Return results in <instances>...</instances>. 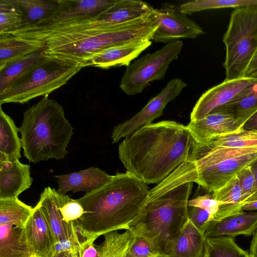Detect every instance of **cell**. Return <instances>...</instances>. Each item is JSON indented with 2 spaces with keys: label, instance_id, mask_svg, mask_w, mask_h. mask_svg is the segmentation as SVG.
<instances>
[{
  "label": "cell",
  "instance_id": "1",
  "mask_svg": "<svg viewBox=\"0 0 257 257\" xmlns=\"http://www.w3.org/2000/svg\"><path fill=\"white\" fill-rule=\"evenodd\" d=\"M153 13L115 25L84 16L44 25H27L6 34L43 49L46 55L89 66L91 58L109 47L138 40H151L158 28Z\"/></svg>",
  "mask_w": 257,
  "mask_h": 257
},
{
  "label": "cell",
  "instance_id": "2",
  "mask_svg": "<svg viewBox=\"0 0 257 257\" xmlns=\"http://www.w3.org/2000/svg\"><path fill=\"white\" fill-rule=\"evenodd\" d=\"M195 143L186 125L163 120L125 137L118 157L126 172L146 184H159L187 160Z\"/></svg>",
  "mask_w": 257,
  "mask_h": 257
},
{
  "label": "cell",
  "instance_id": "3",
  "mask_svg": "<svg viewBox=\"0 0 257 257\" xmlns=\"http://www.w3.org/2000/svg\"><path fill=\"white\" fill-rule=\"evenodd\" d=\"M147 184L125 172L117 173L101 187L77 199L84 213L78 219L90 238L119 229L127 230L149 197Z\"/></svg>",
  "mask_w": 257,
  "mask_h": 257
},
{
  "label": "cell",
  "instance_id": "4",
  "mask_svg": "<svg viewBox=\"0 0 257 257\" xmlns=\"http://www.w3.org/2000/svg\"><path fill=\"white\" fill-rule=\"evenodd\" d=\"M193 182L182 183L172 174L150 190L139 216L127 230L151 240L163 257L188 221V203Z\"/></svg>",
  "mask_w": 257,
  "mask_h": 257
},
{
  "label": "cell",
  "instance_id": "5",
  "mask_svg": "<svg viewBox=\"0 0 257 257\" xmlns=\"http://www.w3.org/2000/svg\"><path fill=\"white\" fill-rule=\"evenodd\" d=\"M19 130L24 156L34 164L64 159L73 134L62 106L48 96L24 112Z\"/></svg>",
  "mask_w": 257,
  "mask_h": 257
},
{
  "label": "cell",
  "instance_id": "6",
  "mask_svg": "<svg viewBox=\"0 0 257 257\" xmlns=\"http://www.w3.org/2000/svg\"><path fill=\"white\" fill-rule=\"evenodd\" d=\"M83 67L54 56L46 57L16 79L0 94V104H24L49 94L65 85Z\"/></svg>",
  "mask_w": 257,
  "mask_h": 257
},
{
  "label": "cell",
  "instance_id": "7",
  "mask_svg": "<svg viewBox=\"0 0 257 257\" xmlns=\"http://www.w3.org/2000/svg\"><path fill=\"white\" fill-rule=\"evenodd\" d=\"M223 42L226 47L225 80L245 77L257 51V8L235 9L231 14Z\"/></svg>",
  "mask_w": 257,
  "mask_h": 257
},
{
  "label": "cell",
  "instance_id": "8",
  "mask_svg": "<svg viewBox=\"0 0 257 257\" xmlns=\"http://www.w3.org/2000/svg\"><path fill=\"white\" fill-rule=\"evenodd\" d=\"M183 46L181 40L166 44L148 53L126 66L119 87L127 95L142 92L150 82L163 79L170 63L177 60Z\"/></svg>",
  "mask_w": 257,
  "mask_h": 257
},
{
  "label": "cell",
  "instance_id": "9",
  "mask_svg": "<svg viewBox=\"0 0 257 257\" xmlns=\"http://www.w3.org/2000/svg\"><path fill=\"white\" fill-rule=\"evenodd\" d=\"M187 84L182 79L174 78L137 113L128 120L114 126L111 134L113 143L125 138L140 127L151 124L160 117L170 102L175 99Z\"/></svg>",
  "mask_w": 257,
  "mask_h": 257
},
{
  "label": "cell",
  "instance_id": "10",
  "mask_svg": "<svg viewBox=\"0 0 257 257\" xmlns=\"http://www.w3.org/2000/svg\"><path fill=\"white\" fill-rule=\"evenodd\" d=\"M157 10L158 27L151 40L155 42L168 44L181 38L194 39L204 33L199 25L180 11L179 6L167 5Z\"/></svg>",
  "mask_w": 257,
  "mask_h": 257
},
{
  "label": "cell",
  "instance_id": "11",
  "mask_svg": "<svg viewBox=\"0 0 257 257\" xmlns=\"http://www.w3.org/2000/svg\"><path fill=\"white\" fill-rule=\"evenodd\" d=\"M255 78L244 77L226 80L203 93L190 114V120L200 119L213 110L232 101L251 85Z\"/></svg>",
  "mask_w": 257,
  "mask_h": 257
},
{
  "label": "cell",
  "instance_id": "12",
  "mask_svg": "<svg viewBox=\"0 0 257 257\" xmlns=\"http://www.w3.org/2000/svg\"><path fill=\"white\" fill-rule=\"evenodd\" d=\"M186 127L194 141L200 144L238 132L243 129V124L232 115L215 109L202 119L190 120Z\"/></svg>",
  "mask_w": 257,
  "mask_h": 257
},
{
  "label": "cell",
  "instance_id": "13",
  "mask_svg": "<svg viewBox=\"0 0 257 257\" xmlns=\"http://www.w3.org/2000/svg\"><path fill=\"white\" fill-rule=\"evenodd\" d=\"M25 229L36 257H52L55 250V239L39 202L33 208Z\"/></svg>",
  "mask_w": 257,
  "mask_h": 257
},
{
  "label": "cell",
  "instance_id": "14",
  "mask_svg": "<svg viewBox=\"0 0 257 257\" xmlns=\"http://www.w3.org/2000/svg\"><path fill=\"white\" fill-rule=\"evenodd\" d=\"M58 185L57 192L63 195L73 193L91 192L111 180L114 175L106 173L98 168L91 167L71 173L55 175Z\"/></svg>",
  "mask_w": 257,
  "mask_h": 257
},
{
  "label": "cell",
  "instance_id": "15",
  "mask_svg": "<svg viewBox=\"0 0 257 257\" xmlns=\"http://www.w3.org/2000/svg\"><path fill=\"white\" fill-rule=\"evenodd\" d=\"M151 44V40H138L109 47L95 54L90 60L89 66L102 69L127 66Z\"/></svg>",
  "mask_w": 257,
  "mask_h": 257
},
{
  "label": "cell",
  "instance_id": "16",
  "mask_svg": "<svg viewBox=\"0 0 257 257\" xmlns=\"http://www.w3.org/2000/svg\"><path fill=\"white\" fill-rule=\"evenodd\" d=\"M33 180L29 164L20 160L0 161V198L18 197L30 188Z\"/></svg>",
  "mask_w": 257,
  "mask_h": 257
},
{
  "label": "cell",
  "instance_id": "17",
  "mask_svg": "<svg viewBox=\"0 0 257 257\" xmlns=\"http://www.w3.org/2000/svg\"><path fill=\"white\" fill-rule=\"evenodd\" d=\"M257 230V212L242 211L213 221L204 233V237L227 236L239 235H253Z\"/></svg>",
  "mask_w": 257,
  "mask_h": 257
},
{
  "label": "cell",
  "instance_id": "18",
  "mask_svg": "<svg viewBox=\"0 0 257 257\" xmlns=\"http://www.w3.org/2000/svg\"><path fill=\"white\" fill-rule=\"evenodd\" d=\"M68 197L49 186L46 187L40 194L39 202L51 228L56 243L70 239L72 235V222H64L59 209Z\"/></svg>",
  "mask_w": 257,
  "mask_h": 257
},
{
  "label": "cell",
  "instance_id": "19",
  "mask_svg": "<svg viewBox=\"0 0 257 257\" xmlns=\"http://www.w3.org/2000/svg\"><path fill=\"white\" fill-rule=\"evenodd\" d=\"M115 0H58V6L49 18L33 25H44L60 20L95 16L102 12Z\"/></svg>",
  "mask_w": 257,
  "mask_h": 257
},
{
  "label": "cell",
  "instance_id": "20",
  "mask_svg": "<svg viewBox=\"0 0 257 257\" xmlns=\"http://www.w3.org/2000/svg\"><path fill=\"white\" fill-rule=\"evenodd\" d=\"M155 10L139 0H115L107 9L95 15L102 24L115 25L128 22L146 16Z\"/></svg>",
  "mask_w": 257,
  "mask_h": 257
},
{
  "label": "cell",
  "instance_id": "21",
  "mask_svg": "<svg viewBox=\"0 0 257 257\" xmlns=\"http://www.w3.org/2000/svg\"><path fill=\"white\" fill-rule=\"evenodd\" d=\"M206 238L189 220L163 257H205Z\"/></svg>",
  "mask_w": 257,
  "mask_h": 257
},
{
  "label": "cell",
  "instance_id": "22",
  "mask_svg": "<svg viewBox=\"0 0 257 257\" xmlns=\"http://www.w3.org/2000/svg\"><path fill=\"white\" fill-rule=\"evenodd\" d=\"M0 257H36L25 227L0 224Z\"/></svg>",
  "mask_w": 257,
  "mask_h": 257
},
{
  "label": "cell",
  "instance_id": "23",
  "mask_svg": "<svg viewBox=\"0 0 257 257\" xmlns=\"http://www.w3.org/2000/svg\"><path fill=\"white\" fill-rule=\"evenodd\" d=\"M19 128L14 120L0 108V161L19 160L22 145Z\"/></svg>",
  "mask_w": 257,
  "mask_h": 257
},
{
  "label": "cell",
  "instance_id": "24",
  "mask_svg": "<svg viewBox=\"0 0 257 257\" xmlns=\"http://www.w3.org/2000/svg\"><path fill=\"white\" fill-rule=\"evenodd\" d=\"M216 109L232 115L243 125L257 112V79L230 102Z\"/></svg>",
  "mask_w": 257,
  "mask_h": 257
},
{
  "label": "cell",
  "instance_id": "25",
  "mask_svg": "<svg viewBox=\"0 0 257 257\" xmlns=\"http://www.w3.org/2000/svg\"><path fill=\"white\" fill-rule=\"evenodd\" d=\"M46 55L43 49L13 60L0 68V94L16 79L44 59Z\"/></svg>",
  "mask_w": 257,
  "mask_h": 257
},
{
  "label": "cell",
  "instance_id": "26",
  "mask_svg": "<svg viewBox=\"0 0 257 257\" xmlns=\"http://www.w3.org/2000/svg\"><path fill=\"white\" fill-rule=\"evenodd\" d=\"M33 210V208L18 197L0 198V224L25 227Z\"/></svg>",
  "mask_w": 257,
  "mask_h": 257
},
{
  "label": "cell",
  "instance_id": "27",
  "mask_svg": "<svg viewBox=\"0 0 257 257\" xmlns=\"http://www.w3.org/2000/svg\"><path fill=\"white\" fill-rule=\"evenodd\" d=\"M23 11L22 26L35 24L51 17L58 6V0H12Z\"/></svg>",
  "mask_w": 257,
  "mask_h": 257
},
{
  "label": "cell",
  "instance_id": "28",
  "mask_svg": "<svg viewBox=\"0 0 257 257\" xmlns=\"http://www.w3.org/2000/svg\"><path fill=\"white\" fill-rule=\"evenodd\" d=\"M104 235L103 242L98 245V257H126L135 237L132 231L126 230L120 233L114 231Z\"/></svg>",
  "mask_w": 257,
  "mask_h": 257
},
{
  "label": "cell",
  "instance_id": "29",
  "mask_svg": "<svg viewBox=\"0 0 257 257\" xmlns=\"http://www.w3.org/2000/svg\"><path fill=\"white\" fill-rule=\"evenodd\" d=\"M41 49H43L26 41L0 35V68L13 60Z\"/></svg>",
  "mask_w": 257,
  "mask_h": 257
},
{
  "label": "cell",
  "instance_id": "30",
  "mask_svg": "<svg viewBox=\"0 0 257 257\" xmlns=\"http://www.w3.org/2000/svg\"><path fill=\"white\" fill-rule=\"evenodd\" d=\"M200 144L211 148H257V131L243 128L238 132L217 137Z\"/></svg>",
  "mask_w": 257,
  "mask_h": 257
},
{
  "label": "cell",
  "instance_id": "31",
  "mask_svg": "<svg viewBox=\"0 0 257 257\" xmlns=\"http://www.w3.org/2000/svg\"><path fill=\"white\" fill-rule=\"evenodd\" d=\"M205 257H250L240 247L233 237L219 236L206 238Z\"/></svg>",
  "mask_w": 257,
  "mask_h": 257
},
{
  "label": "cell",
  "instance_id": "32",
  "mask_svg": "<svg viewBox=\"0 0 257 257\" xmlns=\"http://www.w3.org/2000/svg\"><path fill=\"white\" fill-rule=\"evenodd\" d=\"M243 7L257 8V0H196L179 6L180 11L187 15L207 10Z\"/></svg>",
  "mask_w": 257,
  "mask_h": 257
},
{
  "label": "cell",
  "instance_id": "33",
  "mask_svg": "<svg viewBox=\"0 0 257 257\" xmlns=\"http://www.w3.org/2000/svg\"><path fill=\"white\" fill-rule=\"evenodd\" d=\"M214 199L229 204L236 213L242 211L244 203L238 179L234 176L224 185L212 193Z\"/></svg>",
  "mask_w": 257,
  "mask_h": 257
},
{
  "label": "cell",
  "instance_id": "34",
  "mask_svg": "<svg viewBox=\"0 0 257 257\" xmlns=\"http://www.w3.org/2000/svg\"><path fill=\"white\" fill-rule=\"evenodd\" d=\"M24 13L12 0H0V34L22 26Z\"/></svg>",
  "mask_w": 257,
  "mask_h": 257
},
{
  "label": "cell",
  "instance_id": "35",
  "mask_svg": "<svg viewBox=\"0 0 257 257\" xmlns=\"http://www.w3.org/2000/svg\"><path fill=\"white\" fill-rule=\"evenodd\" d=\"M161 256L155 245L143 236L135 235L126 257H158Z\"/></svg>",
  "mask_w": 257,
  "mask_h": 257
},
{
  "label": "cell",
  "instance_id": "36",
  "mask_svg": "<svg viewBox=\"0 0 257 257\" xmlns=\"http://www.w3.org/2000/svg\"><path fill=\"white\" fill-rule=\"evenodd\" d=\"M188 219L203 234L211 223L215 220L209 211L194 206H188Z\"/></svg>",
  "mask_w": 257,
  "mask_h": 257
},
{
  "label": "cell",
  "instance_id": "37",
  "mask_svg": "<svg viewBox=\"0 0 257 257\" xmlns=\"http://www.w3.org/2000/svg\"><path fill=\"white\" fill-rule=\"evenodd\" d=\"M59 209L62 220L67 223L78 220L84 213V209L78 200L69 197L60 206Z\"/></svg>",
  "mask_w": 257,
  "mask_h": 257
},
{
  "label": "cell",
  "instance_id": "38",
  "mask_svg": "<svg viewBox=\"0 0 257 257\" xmlns=\"http://www.w3.org/2000/svg\"><path fill=\"white\" fill-rule=\"evenodd\" d=\"M242 190L244 203L253 193L255 176L249 165L241 169L236 174Z\"/></svg>",
  "mask_w": 257,
  "mask_h": 257
},
{
  "label": "cell",
  "instance_id": "39",
  "mask_svg": "<svg viewBox=\"0 0 257 257\" xmlns=\"http://www.w3.org/2000/svg\"><path fill=\"white\" fill-rule=\"evenodd\" d=\"M223 203V202L214 199L212 193H208L205 195L197 196L189 200L188 206L198 207L205 209L213 215L215 218V216L218 212L220 206Z\"/></svg>",
  "mask_w": 257,
  "mask_h": 257
},
{
  "label": "cell",
  "instance_id": "40",
  "mask_svg": "<svg viewBox=\"0 0 257 257\" xmlns=\"http://www.w3.org/2000/svg\"><path fill=\"white\" fill-rule=\"evenodd\" d=\"M78 250L71 237L70 239L55 243L52 257H78Z\"/></svg>",
  "mask_w": 257,
  "mask_h": 257
},
{
  "label": "cell",
  "instance_id": "41",
  "mask_svg": "<svg viewBox=\"0 0 257 257\" xmlns=\"http://www.w3.org/2000/svg\"><path fill=\"white\" fill-rule=\"evenodd\" d=\"M94 240H90L79 248L78 257H98V245L94 243Z\"/></svg>",
  "mask_w": 257,
  "mask_h": 257
},
{
  "label": "cell",
  "instance_id": "42",
  "mask_svg": "<svg viewBox=\"0 0 257 257\" xmlns=\"http://www.w3.org/2000/svg\"><path fill=\"white\" fill-rule=\"evenodd\" d=\"M243 128L246 130L257 131V112L245 121L243 125Z\"/></svg>",
  "mask_w": 257,
  "mask_h": 257
},
{
  "label": "cell",
  "instance_id": "43",
  "mask_svg": "<svg viewBox=\"0 0 257 257\" xmlns=\"http://www.w3.org/2000/svg\"><path fill=\"white\" fill-rule=\"evenodd\" d=\"M256 72H257V51L248 65L245 77H249Z\"/></svg>",
  "mask_w": 257,
  "mask_h": 257
},
{
  "label": "cell",
  "instance_id": "44",
  "mask_svg": "<svg viewBox=\"0 0 257 257\" xmlns=\"http://www.w3.org/2000/svg\"><path fill=\"white\" fill-rule=\"evenodd\" d=\"M249 253L250 257H257V230L253 235L250 242Z\"/></svg>",
  "mask_w": 257,
  "mask_h": 257
},
{
  "label": "cell",
  "instance_id": "45",
  "mask_svg": "<svg viewBox=\"0 0 257 257\" xmlns=\"http://www.w3.org/2000/svg\"><path fill=\"white\" fill-rule=\"evenodd\" d=\"M242 210L243 211H252L257 210V200L244 203Z\"/></svg>",
  "mask_w": 257,
  "mask_h": 257
},
{
  "label": "cell",
  "instance_id": "46",
  "mask_svg": "<svg viewBox=\"0 0 257 257\" xmlns=\"http://www.w3.org/2000/svg\"><path fill=\"white\" fill-rule=\"evenodd\" d=\"M249 166L250 167L255 176V185L253 190L254 193L257 191V158L249 164Z\"/></svg>",
  "mask_w": 257,
  "mask_h": 257
},
{
  "label": "cell",
  "instance_id": "47",
  "mask_svg": "<svg viewBox=\"0 0 257 257\" xmlns=\"http://www.w3.org/2000/svg\"><path fill=\"white\" fill-rule=\"evenodd\" d=\"M257 200V191L255 192L245 202H251Z\"/></svg>",
  "mask_w": 257,
  "mask_h": 257
},
{
  "label": "cell",
  "instance_id": "48",
  "mask_svg": "<svg viewBox=\"0 0 257 257\" xmlns=\"http://www.w3.org/2000/svg\"><path fill=\"white\" fill-rule=\"evenodd\" d=\"M249 77L257 79V72L252 74Z\"/></svg>",
  "mask_w": 257,
  "mask_h": 257
},
{
  "label": "cell",
  "instance_id": "49",
  "mask_svg": "<svg viewBox=\"0 0 257 257\" xmlns=\"http://www.w3.org/2000/svg\"><path fill=\"white\" fill-rule=\"evenodd\" d=\"M158 257H162V256H158Z\"/></svg>",
  "mask_w": 257,
  "mask_h": 257
}]
</instances>
